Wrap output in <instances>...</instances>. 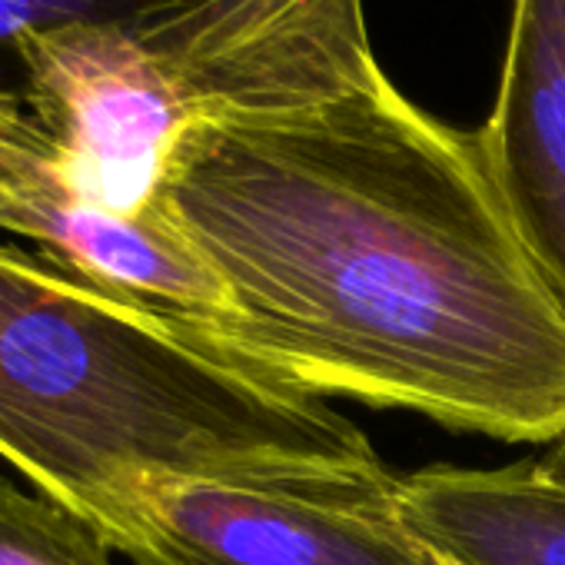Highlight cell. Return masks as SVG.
Listing matches in <instances>:
<instances>
[{"mask_svg": "<svg viewBox=\"0 0 565 565\" xmlns=\"http://www.w3.org/2000/svg\"><path fill=\"white\" fill-rule=\"evenodd\" d=\"M403 509L462 565H565V436L495 469H416L403 476Z\"/></svg>", "mask_w": 565, "mask_h": 565, "instance_id": "cell-7", "label": "cell"}, {"mask_svg": "<svg viewBox=\"0 0 565 565\" xmlns=\"http://www.w3.org/2000/svg\"><path fill=\"white\" fill-rule=\"evenodd\" d=\"M153 206L223 282L216 340L269 376L499 443L565 436V303L476 130L413 104L370 34L186 130Z\"/></svg>", "mask_w": 565, "mask_h": 565, "instance_id": "cell-1", "label": "cell"}, {"mask_svg": "<svg viewBox=\"0 0 565 565\" xmlns=\"http://www.w3.org/2000/svg\"><path fill=\"white\" fill-rule=\"evenodd\" d=\"M190 0H0V44H14L18 34L71 21H117L147 24Z\"/></svg>", "mask_w": 565, "mask_h": 565, "instance_id": "cell-9", "label": "cell"}, {"mask_svg": "<svg viewBox=\"0 0 565 565\" xmlns=\"http://www.w3.org/2000/svg\"><path fill=\"white\" fill-rule=\"evenodd\" d=\"M476 137L522 243L565 303V0H512L495 104Z\"/></svg>", "mask_w": 565, "mask_h": 565, "instance_id": "cell-6", "label": "cell"}, {"mask_svg": "<svg viewBox=\"0 0 565 565\" xmlns=\"http://www.w3.org/2000/svg\"><path fill=\"white\" fill-rule=\"evenodd\" d=\"M436 562H439V565H462V562L449 558V555H446V552H439V548H436Z\"/></svg>", "mask_w": 565, "mask_h": 565, "instance_id": "cell-10", "label": "cell"}, {"mask_svg": "<svg viewBox=\"0 0 565 565\" xmlns=\"http://www.w3.org/2000/svg\"><path fill=\"white\" fill-rule=\"evenodd\" d=\"M90 522L134 565H439L380 452L140 472Z\"/></svg>", "mask_w": 565, "mask_h": 565, "instance_id": "cell-3", "label": "cell"}, {"mask_svg": "<svg viewBox=\"0 0 565 565\" xmlns=\"http://www.w3.org/2000/svg\"><path fill=\"white\" fill-rule=\"evenodd\" d=\"M94 522L0 476V565H114Z\"/></svg>", "mask_w": 565, "mask_h": 565, "instance_id": "cell-8", "label": "cell"}, {"mask_svg": "<svg viewBox=\"0 0 565 565\" xmlns=\"http://www.w3.org/2000/svg\"><path fill=\"white\" fill-rule=\"evenodd\" d=\"M24 104L71 183L100 206L143 216L196 110L143 24L71 21L18 34Z\"/></svg>", "mask_w": 565, "mask_h": 565, "instance_id": "cell-4", "label": "cell"}, {"mask_svg": "<svg viewBox=\"0 0 565 565\" xmlns=\"http://www.w3.org/2000/svg\"><path fill=\"white\" fill-rule=\"evenodd\" d=\"M0 230L41 243V259L87 287L210 337L230 317L223 282L193 243L157 206L124 216L81 193L14 90H0Z\"/></svg>", "mask_w": 565, "mask_h": 565, "instance_id": "cell-5", "label": "cell"}, {"mask_svg": "<svg viewBox=\"0 0 565 565\" xmlns=\"http://www.w3.org/2000/svg\"><path fill=\"white\" fill-rule=\"evenodd\" d=\"M0 456L90 522L140 472L366 459L376 446L206 330L0 246Z\"/></svg>", "mask_w": 565, "mask_h": 565, "instance_id": "cell-2", "label": "cell"}]
</instances>
